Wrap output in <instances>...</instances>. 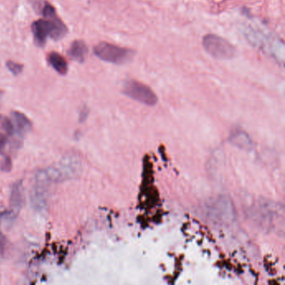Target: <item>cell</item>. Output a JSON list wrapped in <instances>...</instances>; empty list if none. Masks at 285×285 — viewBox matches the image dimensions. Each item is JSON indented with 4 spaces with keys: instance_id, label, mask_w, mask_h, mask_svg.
<instances>
[{
    "instance_id": "obj_8",
    "label": "cell",
    "mask_w": 285,
    "mask_h": 285,
    "mask_svg": "<svg viewBox=\"0 0 285 285\" xmlns=\"http://www.w3.org/2000/svg\"><path fill=\"white\" fill-rule=\"evenodd\" d=\"M14 124H15L19 132L25 133L32 127V123L26 116L19 111H14L12 114Z\"/></svg>"
},
{
    "instance_id": "obj_6",
    "label": "cell",
    "mask_w": 285,
    "mask_h": 285,
    "mask_svg": "<svg viewBox=\"0 0 285 285\" xmlns=\"http://www.w3.org/2000/svg\"><path fill=\"white\" fill-rule=\"evenodd\" d=\"M68 54L75 61L82 63L86 61V56H87V45L83 40H75L71 44Z\"/></svg>"
},
{
    "instance_id": "obj_14",
    "label": "cell",
    "mask_w": 285,
    "mask_h": 285,
    "mask_svg": "<svg viewBox=\"0 0 285 285\" xmlns=\"http://www.w3.org/2000/svg\"><path fill=\"white\" fill-rule=\"evenodd\" d=\"M6 247H7V239L2 233H0V255L5 254Z\"/></svg>"
},
{
    "instance_id": "obj_3",
    "label": "cell",
    "mask_w": 285,
    "mask_h": 285,
    "mask_svg": "<svg viewBox=\"0 0 285 285\" xmlns=\"http://www.w3.org/2000/svg\"><path fill=\"white\" fill-rule=\"evenodd\" d=\"M122 93L132 100H137L146 105H155L158 97L151 87L134 79L125 81L122 86Z\"/></svg>"
},
{
    "instance_id": "obj_15",
    "label": "cell",
    "mask_w": 285,
    "mask_h": 285,
    "mask_svg": "<svg viewBox=\"0 0 285 285\" xmlns=\"http://www.w3.org/2000/svg\"><path fill=\"white\" fill-rule=\"evenodd\" d=\"M6 145H7V137L5 134L0 133V154L4 152Z\"/></svg>"
},
{
    "instance_id": "obj_10",
    "label": "cell",
    "mask_w": 285,
    "mask_h": 285,
    "mask_svg": "<svg viewBox=\"0 0 285 285\" xmlns=\"http://www.w3.org/2000/svg\"><path fill=\"white\" fill-rule=\"evenodd\" d=\"M0 129L5 132L8 136H12L15 132V127L12 121L4 115H0Z\"/></svg>"
},
{
    "instance_id": "obj_9",
    "label": "cell",
    "mask_w": 285,
    "mask_h": 285,
    "mask_svg": "<svg viewBox=\"0 0 285 285\" xmlns=\"http://www.w3.org/2000/svg\"><path fill=\"white\" fill-rule=\"evenodd\" d=\"M10 203L15 209H20L24 203V197H23L22 186L20 183H16L13 187L10 197Z\"/></svg>"
},
{
    "instance_id": "obj_16",
    "label": "cell",
    "mask_w": 285,
    "mask_h": 285,
    "mask_svg": "<svg viewBox=\"0 0 285 285\" xmlns=\"http://www.w3.org/2000/svg\"><path fill=\"white\" fill-rule=\"evenodd\" d=\"M87 114H88V111L87 110H86V109H85V110H84L83 111H81V118H82V120H81V121H83V120L85 119V118H86V117H87Z\"/></svg>"
},
{
    "instance_id": "obj_5",
    "label": "cell",
    "mask_w": 285,
    "mask_h": 285,
    "mask_svg": "<svg viewBox=\"0 0 285 285\" xmlns=\"http://www.w3.org/2000/svg\"><path fill=\"white\" fill-rule=\"evenodd\" d=\"M32 33L34 35V42L38 46H43L48 37L51 34V25L48 20H39L32 24Z\"/></svg>"
},
{
    "instance_id": "obj_17",
    "label": "cell",
    "mask_w": 285,
    "mask_h": 285,
    "mask_svg": "<svg viewBox=\"0 0 285 285\" xmlns=\"http://www.w3.org/2000/svg\"><path fill=\"white\" fill-rule=\"evenodd\" d=\"M3 95V91L2 90H0V99H1V96Z\"/></svg>"
},
{
    "instance_id": "obj_4",
    "label": "cell",
    "mask_w": 285,
    "mask_h": 285,
    "mask_svg": "<svg viewBox=\"0 0 285 285\" xmlns=\"http://www.w3.org/2000/svg\"><path fill=\"white\" fill-rule=\"evenodd\" d=\"M40 14H42L45 20L50 23L51 25L50 37L52 39L55 40L62 39L67 33V28L62 22V20L58 17L55 9L49 3L45 2Z\"/></svg>"
},
{
    "instance_id": "obj_1",
    "label": "cell",
    "mask_w": 285,
    "mask_h": 285,
    "mask_svg": "<svg viewBox=\"0 0 285 285\" xmlns=\"http://www.w3.org/2000/svg\"><path fill=\"white\" fill-rule=\"evenodd\" d=\"M94 53L101 61L118 66L129 63L137 54L134 49L118 46L107 42H100L95 45Z\"/></svg>"
},
{
    "instance_id": "obj_2",
    "label": "cell",
    "mask_w": 285,
    "mask_h": 285,
    "mask_svg": "<svg viewBox=\"0 0 285 285\" xmlns=\"http://www.w3.org/2000/svg\"><path fill=\"white\" fill-rule=\"evenodd\" d=\"M202 44L205 51L217 61H229L237 55L236 47L217 34H206L202 38Z\"/></svg>"
},
{
    "instance_id": "obj_11",
    "label": "cell",
    "mask_w": 285,
    "mask_h": 285,
    "mask_svg": "<svg viewBox=\"0 0 285 285\" xmlns=\"http://www.w3.org/2000/svg\"><path fill=\"white\" fill-rule=\"evenodd\" d=\"M7 67L9 70H10L11 73L14 74L15 76H17L19 74L21 73L23 71V65L21 64L15 63V62H13V61H8Z\"/></svg>"
},
{
    "instance_id": "obj_7",
    "label": "cell",
    "mask_w": 285,
    "mask_h": 285,
    "mask_svg": "<svg viewBox=\"0 0 285 285\" xmlns=\"http://www.w3.org/2000/svg\"><path fill=\"white\" fill-rule=\"evenodd\" d=\"M48 62L49 65L58 72L60 75H66L68 72V64L66 59L57 52H51L48 55Z\"/></svg>"
},
{
    "instance_id": "obj_13",
    "label": "cell",
    "mask_w": 285,
    "mask_h": 285,
    "mask_svg": "<svg viewBox=\"0 0 285 285\" xmlns=\"http://www.w3.org/2000/svg\"><path fill=\"white\" fill-rule=\"evenodd\" d=\"M29 1L31 3L32 6L34 7V10L40 14L45 2H44L43 0H29Z\"/></svg>"
},
{
    "instance_id": "obj_12",
    "label": "cell",
    "mask_w": 285,
    "mask_h": 285,
    "mask_svg": "<svg viewBox=\"0 0 285 285\" xmlns=\"http://www.w3.org/2000/svg\"><path fill=\"white\" fill-rule=\"evenodd\" d=\"M11 168H12V161L9 156H5V159L0 164V169L3 172H10Z\"/></svg>"
}]
</instances>
